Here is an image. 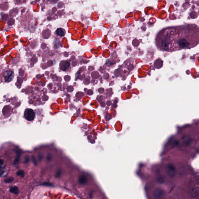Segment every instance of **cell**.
Here are the masks:
<instances>
[{
    "mask_svg": "<svg viewBox=\"0 0 199 199\" xmlns=\"http://www.w3.org/2000/svg\"><path fill=\"white\" fill-rule=\"evenodd\" d=\"M87 177L85 175H82L80 177L79 179V182L81 185H85L87 182Z\"/></svg>",
    "mask_w": 199,
    "mask_h": 199,
    "instance_id": "ba28073f",
    "label": "cell"
},
{
    "mask_svg": "<svg viewBox=\"0 0 199 199\" xmlns=\"http://www.w3.org/2000/svg\"><path fill=\"white\" fill-rule=\"evenodd\" d=\"M0 165H1V166L2 165V164H3V163H4V161H3L2 159H0Z\"/></svg>",
    "mask_w": 199,
    "mask_h": 199,
    "instance_id": "ffe728a7",
    "label": "cell"
},
{
    "mask_svg": "<svg viewBox=\"0 0 199 199\" xmlns=\"http://www.w3.org/2000/svg\"><path fill=\"white\" fill-rule=\"evenodd\" d=\"M70 66V63L67 61H62L60 64V67L61 69L63 71H66L67 69Z\"/></svg>",
    "mask_w": 199,
    "mask_h": 199,
    "instance_id": "8992f818",
    "label": "cell"
},
{
    "mask_svg": "<svg viewBox=\"0 0 199 199\" xmlns=\"http://www.w3.org/2000/svg\"><path fill=\"white\" fill-rule=\"evenodd\" d=\"M14 179L13 178H9L4 180V182L6 183H9L13 181Z\"/></svg>",
    "mask_w": 199,
    "mask_h": 199,
    "instance_id": "4fadbf2b",
    "label": "cell"
},
{
    "mask_svg": "<svg viewBox=\"0 0 199 199\" xmlns=\"http://www.w3.org/2000/svg\"><path fill=\"white\" fill-rule=\"evenodd\" d=\"M47 160L48 161H50L51 160V156L50 154H48L47 156Z\"/></svg>",
    "mask_w": 199,
    "mask_h": 199,
    "instance_id": "d6986e66",
    "label": "cell"
},
{
    "mask_svg": "<svg viewBox=\"0 0 199 199\" xmlns=\"http://www.w3.org/2000/svg\"><path fill=\"white\" fill-rule=\"evenodd\" d=\"M16 157L15 158V160L14 161L13 164L14 165H16V164L18 163L20 159V155H21V151L19 149H17L16 150Z\"/></svg>",
    "mask_w": 199,
    "mask_h": 199,
    "instance_id": "52a82bcc",
    "label": "cell"
},
{
    "mask_svg": "<svg viewBox=\"0 0 199 199\" xmlns=\"http://www.w3.org/2000/svg\"><path fill=\"white\" fill-rule=\"evenodd\" d=\"M29 161H30L29 157H28V156H27L25 157V163H27L29 162Z\"/></svg>",
    "mask_w": 199,
    "mask_h": 199,
    "instance_id": "e0dca14e",
    "label": "cell"
},
{
    "mask_svg": "<svg viewBox=\"0 0 199 199\" xmlns=\"http://www.w3.org/2000/svg\"><path fill=\"white\" fill-rule=\"evenodd\" d=\"M35 113L33 110L31 109H27L24 112V117L25 119L28 121H33L35 118Z\"/></svg>",
    "mask_w": 199,
    "mask_h": 199,
    "instance_id": "3957f363",
    "label": "cell"
},
{
    "mask_svg": "<svg viewBox=\"0 0 199 199\" xmlns=\"http://www.w3.org/2000/svg\"><path fill=\"white\" fill-rule=\"evenodd\" d=\"M42 185H44V186H53L52 184H51V183H49V182H44V183H43V184H42Z\"/></svg>",
    "mask_w": 199,
    "mask_h": 199,
    "instance_id": "2e32d148",
    "label": "cell"
},
{
    "mask_svg": "<svg viewBox=\"0 0 199 199\" xmlns=\"http://www.w3.org/2000/svg\"><path fill=\"white\" fill-rule=\"evenodd\" d=\"M155 43L162 51L189 49L199 43V28L191 24L163 28L157 33Z\"/></svg>",
    "mask_w": 199,
    "mask_h": 199,
    "instance_id": "6da1fadb",
    "label": "cell"
},
{
    "mask_svg": "<svg viewBox=\"0 0 199 199\" xmlns=\"http://www.w3.org/2000/svg\"><path fill=\"white\" fill-rule=\"evenodd\" d=\"M56 33L58 35L61 37L64 36L66 34V31H65L64 29L62 28H58L56 30Z\"/></svg>",
    "mask_w": 199,
    "mask_h": 199,
    "instance_id": "9c48e42d",
    "label": "cell"
},
{
    "mask_svg": "<svg viewBox=\"0 0 199 199\" xmlns=\"http://www.w3.org/2000/svg\"><path fill=\"white\" fill-rule=\"evenodd\" d=\"M165 194L164 190L161 188H156L153 192V196L154 198L159 199L161 198Z\"/></svg>",
    "mask_w": 199,
    "mask_h": 199,
    "instance_id": "5b68a950",
    "label": "cell"
},
{
    "mask_svg": "<svg viewBox=\"0 0 199 199\" xmlns=\"http://www.w3.org/2000/svg\"><path fill=\"white\" fill-rule=\"evenodd\" d=\"M14 76V73L12 70L8 68L3 71V77L4 80L6 82L12 81Z\"/></svg>",
    "mask_w": 199,
    "mask_h": 199,
    "instance_id": "7a4b0ae2",
    "label": "cell"
},
{
    "mask_svg": "<svg viewBox=\"0 0 199 199\" xmlns=\"http://www.w3.org/2000/svg\"><path fill=\"white\" fill-rule=\"evenodd\" d=\"M42 158H43V156L42 154H39L38 156V158L39 159V161H41L42 159Z\"/></svg>",
    "mask_w": 199,
    "mask_h": 199,
    "instance_id": "ac0fdd59",
    "label": "cell"
},
{
    "mask_svg": "<svg viewBox=\"0 0 199 199\" xmlns=\"http://www.w3.org/2000/svg\"><path fill=\"white\" fill-rule=\"evenodd\" d=\"M32 161L33 162L34 165L36 166V165H37V162L36 159H35V157H34L33 156H32Z\"/></svg>",
    "mask_w": 199,
    "mask_h": 199,
    "instance_id": "9a60e30c",
    "label": "cell"
},
{
    "mask_svg": "<svg viewBox=\"0 0 199 199\" xmlns=\"http://www.w3.org/2000/svg\"><path fill=\"white\" fill-rule=\"evenodd\" d=\"M62 173V172L61 170H59L58 171H57L56 172V174L55 177L56 178H59V177L60 176Z\"/></svg>",
    "mask_w": 199,
    "mask_h": 199,
    "instance_id": "5bb4252c",
    "label": "cell"
},
{
    "mask_svg": "<svg viewBox=\"0 0 199 199\" xmlns=\"http://www.w3.org/2000/svg\"><path fill=\"white\" fill-rule=\"evenodd\" d=\"M10 191L11 192L14 193V194H17L19 192V189L17 186H14L10 188Z\"/></svg>",
    "mask_w": 199,
    "mask_h": 199,
    "instance_id": "8fae6325",
    "label": "cell"
},
{
    "mask_svg": "<svg viewBox=\"0 0 199 199\" xmlns=\"http://www.w3.org/2000/svg\"><path fill=\"white\" fill-rule=\"evenodd\" d=\"M189 196L190 197L193 198H196L198 196L196 190L194 189H191L189 191Z\"/></svg>",
    "mask_w": 199,
    "mask_h": 199,
    "instance_id": "30bf717a",
    "label": "cell"
},
{
    "mask_svg": "<svg viewBox=\"0 0 199 199\" xmlns=\"http://www.w3.org/2000/svg\"><path fill=\"white\" fill-rule=\"evenodd\" d=\"M165 171L167 175L171 177L175 176V170L174 166L171 164H168L165 166Z\"/></svg>",
    "mask_w": 199,
    "mask_h": 199,
    "instance_id": "277c9868",
    "label": "cell"
},
{
    "mask_svg": "<svg viewBox=\"0 0 199 199\" xmlns=\"http://www.w3.org/2000/svg\"><path fill=\"white\" fill-rule=\"evenodd\" d=\"M16 174L18 176H20L21 177H23L25 176V172L23 170H20L17 172Z\"/></svg>",
    "mask_w": 199,
    "mask_h": 199,
    "instance_id": "7c38bea8",
    "label": "cell"
}]
</instances>
